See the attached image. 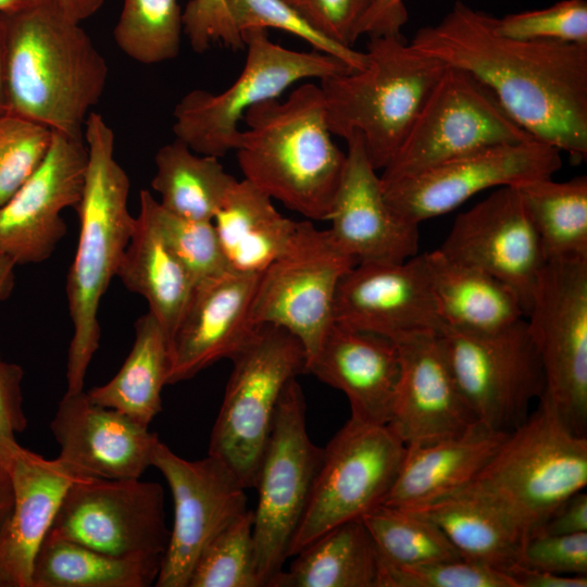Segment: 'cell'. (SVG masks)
<instances>
[{"instance_id":"cell-1","label":"cell","mask_w":587,"mask_h":587,"mask_svg":"<svg viewBox=\"0 0 587 587\" xmlns=\"http://www.w3.org/2000/svg\"><path fill=\"white\" fill-rule=\"evenodd\" d=\"M495 17L457 1L410 43L485 84L533 138L587 157V45L498 34Z\"/></svg>"},{"instance_id":"cell-2","label":"cell","mask_w":587,"mask_h":587,"mask_svg":"<svg viewBox=\"0 0 587 587\" xmlns=\"http://www.w3.org/2000/svg\"><path fill=\"white\" fill-rule=\"evenodd\" d=\"M0 28L7 111L84 138L109 67L80 22L53 1L0 14Z\"/></svg>"},{"instance_id":"cell-3","label":"cell","mask_w":587,"mask_h":587,"mask_svg":"<svg viewBox=\"0 0 587 587\" xmlns=\"http://www.w3.org/2000/svg\"><path fill=\"white\" fill-rule=\"evenodd\" d=\"M237 159L243 178L286 208L327 221L346 163L334 142L320 85L295 88L286 100L249 109Z\"/></svg>"},{"instance_id":"cell-4","label":"cell","mask_w":587,"mask_h":587,"mask_svg":"<svg viewBox=\"0 0 587 587\" xmlns=\"http://www.w3.org/2000/svg\"><path fill=\"white\" fill-rule=\"evenodd\" d=\"M88 162L76 209L79 235L66 279L73 334L66 363V391L84 390L88 366L99 348L98 311L134 232L128 210L129 178L114 158V133L90 112L84 125Z\"/></svg>"},{"instance_id":"cell-5","label":"cell","mask_w":587,"mask_h":587,"mask_svg":"<svg viewBox=\"0 0 587 587\" xmlns=\"http://www.w3.org/2000/svg\"><path fill=\"white\" fill-rule=\"evenodd\" d=\"M366 63L321 80L330 133L359 134L376 171L394 158L447 67L402 35L370 37Z\"/></svg>"},{"instance_id":"cell-6","label":"cell","mask_w":587,"mask_h":587,"mask_svg":"<svg viewBox=\"0 0 587 587\" xmlns=\"http://www.w3.org/2000/svg\"><path fill=\"white\" fill-rule=\"evenodd\" d=\"M586 485L587 437L570 430L539 399L537 409L508 433L479 474L459 490L496 508L526 539Z\"/></svg>"},{"instance_id":"cell-7","label":"cell","mask_w":587,"mask_h":587,"mask_svg":"<svg viewBox=\"0 0 587 587\" xmlns=\"http://www.w3.org/2000/svg\"><path fill=\"white\" fill-rule=\"evenodd\" d=\"M247 55L237 79L224 91L187 92L173 111V132L192 151L216 158L236 150L239 122L252 107L277 99L291 85L352 71L341 60L317 50L296 51L268 37L266 29L242 34Z\"/></svg>"},{"instance_id":"cell-8","label":"cell","mask_w":587,"mask_h":587,"mask_svg":"<svg viewBox=\"0 0 587 587\" xmlns=\"http://www.w3.org/2000/svg\"><path fill=\"white\" fill-rule=\"evenodd\" d=\"M230 360L209 454L225 463L246 489L254 488L278 401L287 384L307 373V357L292 334L264 324Z\"/></svg>"},{"instance_id":"cell-9","label":"cell","mask_w":587,"mask_h":587,"mask_svg":"<svg viewBox=\"0 0 587 587\" xmlns=\"http://www.w3.org/2000/svg\"><path fill=\"white\" fill-rule=\"evenodd\" d=\"M323 457L309 437L305 400L296 378L284 389L259 467L253 510L254 558L261 587L283 570Z\"/></svg>"},{"instance_id":"cell-10","label":"cell","mask_w":587,"mask_h":587,"mask_svg":"<svg viewBox=\"0 0 587 587\" xmlns=\"http://www.w3.org/2000/svg\"><path fill=\"white\" fill-rule=\"evenodd\" d=\"M530 139L485 84L447 66L383 168L380 183L386 186L479 149Z\"/></svg>"},{"instance_id":"cell-11","label":"cell","mask_w":587,"mask_h":587,"mask_svg":"<svg viewBox=\"0 0 587 587\" xmlns=\"http://www.w3.org/2000/svg\"><path fill=\"white\" fill-rule=\"evenodd\" d=\"M526 321L545 401L574 434L587 430V259L546 261Z\"/></svg>"},{"instance_id":"cell-12","label":"cell","mask_w":587,"mask_h":587,"mask_svg":"<svg viewBox=\"0 0 587 587\" xmlns=\"http://www.w3.org/2000/svg\"><path fill=\"white\" fill-rule=\"evenodd\" d=\"M355 264L329 229L298 222L286 250L258 277L252 324H271L292 334L304 349L308 367L334 324L338 283Z\"/></svg>"},{"instance_id":"cell-13","label":"cell","mask_w":587,"mask_h":587,"mask_svg":"<svg viewBox=\"0 0 587 587\" xmlns=\"http://www.w3.org/2000/svg\"><path fill=\"white\" fill-rule=\"evenodd\" d=\"M405 445L387 426L350 417L323 448L311 495L288 558L383 503L398 475Z\"/></svg>"},{"instance_id":"cell-14","label":"cell","mask_w":587,"mask_h":587,"mask_svg":"<svg viewBox=\"0 0 587 587\" xmlns=\"http://www.w3.org/2000/svg\"><path fill=\"white\" fill-rule=\"evenodd\" d=\"M439 341L455 383L483 425L503 433L520 426L540 399L545 378L522 319L503 329L476 333L442 326Z\"/></svg>"},{"instance_id":"cell-15","label":"cell","mask_w":587,"mask_h":587,"mask_svg":"<svg viewBox=\"0 0 587 587\" xmlns=\"http://www.w3.org/2000/svg\"><path fill=\"white\" fill-rule=\"evenodd\" d=\"M49 533L116 558L163 560L171 534L164 490L140 478L77 477Z\"/></svg>"},{"instance_id":"cell-16","label":"cell","mask_w":587,"mask_h":587,"mask_svg":"<svg viewBox=\"0 0 587 587\" xmlns=\"http://www.w3.org/2000/svg\"><path fill=\"white\" fill-rule=\"evenodd\" d=\"M561 166L559 149L530 139L479 149L382 187L389 207L420 225L483 190L552 177Z\"/></svg>"},{"instance_id":"cell-17","label":"cell","mask_w":587,"mask_h":587,"mask_svg":"<svg viewBox=\"0 0 587 587\" xmlns=\"http://www.w3.org/2000/svg\"><path fill=\"white\" fill-rule=\"evenodd\" d=\"M174 502V521L157 587H188L192 569L207 545L248 510L246 488L234 472L208 454L189 461L159 441L152 457Z\"/></svg>"},{"instance_id":"cell-18","label":"cell","mask_w":587,"mask_h":587,"mask_svg":"<svg viewBox=\"0 0 587 587\" xmlns=\"http://www.w3.org/2000/svg\"><path fill=\"white\" fill-rule=\"evenodd\" d=\"M439 250L504 283L517 295L527 314L546 260L515 186L496 188L459 214Z\"/></svg>"},{"instance_id":"cell-19","label":"cell","mask_w":587,"mask_h":587,"mask_svg":"<svg viewBox=\"0 0 587 587\" xmlns=\"http://www.w3.org/2000/svg\"><path fill=\"white\" fill-rule=\"evenodd\" d=\"M88 151L84 138L53 132L41 163L0 207V252L16 265L40 263L66 234L62 212L77 209Z\"/></svg>"},{"instance_id":"cell-20","label":"cell","mask_w":587,"mask_h":587,"mask_svg":"<svg viewBox=\"0 0 587 587\" xmlns=\"http://www.w3.org/2000/svg\"><path fill=\"white\" fill-rule=\"evenodd\" d=\"M334 323L398 341L439 332L426 252L400 263H357L340 278Z\"/></svg>"},{"instance_id":"cell-21","label":"cell","mask_w":587,"mask_h":587,"mask_svg":"<svg viewBox=\"0 0 587 587\" xmlns=\"http://www.w3.org/2000/svg\"><path fill=\"white\" fill-rule=\"evenodd\" d=\"M50 428L58 458L77 477L140 478L160 441L148 426L92 402L84 390L64 394Z\"/></svg>"},{"instance_id":"cell-22","label":"cell","mask_w":587,"mask_h":587,"mask_svg":"<svg viewBox=\"0 0 587 587\" xmlns=\"http://www.w3.org/2000/svg\"><path fill=\"white\" fill-rule=\"evenodd\" d=\"M259 275L226 271L195 285L171 337L168 384L233 359L254 335L250 317Z\"/></svg>"},{"instance_id":"cell-23","label":"cell","mask_w":587,"mask_h":587,"mask_svg":"<svg viewBox=\"0 0 587 587\" xmlns=\"http://www.w3.org/2000/svg\"><path fill=\"white\" fill-rule=\"evenodd\" d=\"M346 141L345 168L327 218L334 240L357 263H400L416 255L419 225L389 207L361 136Z\"/></svg>"},{"instance_id":"cell-24","label":"cell","mask_w":587,"mask_h":587,"mask_svg":"<svg viewBox=\"0 0 587 587\" xmlns=\"http://www.w3.org/2000/svg\"><path fill=\"white\" fill-rule=\"evenodd\" d=\"M395 342L401 375L387 426L405 446L455 437L479 423L455 383L438 332L416 333Z\"/></svg>"},{"instance_id":"cell-25","label":"cell","mask_w":587,"mask_h":587,"mask_svg":"<svg viewBox=\"0 0 587 587\" xmlns=\"http://www.w3.org/2000/svg\"><path fill=\"white\" fill-rule=\"evenodd\" d=\"M307 373L342 391L352 419L389 423L401 375L400 351L394 340L334 323Z\"/></svg>"},{"instance_id":"cell-26","label":"cell","mask_w":587,"mask_h":587,"mask_svg":"<svg viewBox=\"0 0 587 587\" xmlns=\"http://www.w3.org/2000/svg\"><path fill=\"white\" fill-rule=\"evenodd\" d=\"M8 470L14 500L0 530V587H30L36 554L77 476L59 458L48 460L22 446Z\"/></svg>"},{"instance_id":"cell-27","label":"cell","mask_w":587,"mask_h":587,"mask_svg":"<svg viewBox=\"0 0 587 587\" xmlns=\"http://www.w3.org/2000/svg\"><path fill=\"white\" fill-rule=\"evenodd\" d=\"M507 435L477 423L455 437L405 446L382 504L413 510L458 491L479 474Z\"/></svg>"},{"instance_id":"cell-28","label":"cell","mask_w":587,"mask_h":587,"mask_svg":"<svg viewBox=\"0 0 587 587\" xmlns=\"http://www.w3.org/2000/svg\"><path fill=\"white\" fill-rule=\"evenodd\" d=\"M432 291L444 326L476 333L503 329L524 319L517 295L486 272L439 249L426 253Z\"/></svg>"},{"instance_id":"cell-29","label":"cell","mask_w":587,"mask_h":587,"mask_svg":"<svg viewBox=\"0 0 587 587\" xmlns=\"http://www.w3.org/2000/svg\"><path fill=\"white\" fill-rule=\"evenodd\" d=\"M247 179L235 183L212 222L232 272L260 275L290 243L297 221Z\"/></svg>"},{"instance_id":"cell-30","label":"cell","mask_w":587,"mask_h":587,"mask_svg":"<svg viewBox=\"0 0 587 587\" xmlns=\"http://www.w3.org/2000/svg\"><path fill=\"white\" fill-rule=\"evenodd\" d=\"M294 557L268 587H378L380 557L361 519L334 527Z\"/></svg>"},{"instance_id":"cell-31","label":"cell","mask_w":587,"mask_h":587,"mask_svg":"<svg viewBox=\"0 0 587 587\" xmlns=\"http://www.w3.org/2000/svg\"><path fill=\"white\" fill-rule=\"evenodd\" d=\"M116 276L142 298L170 339L189 302L195 282L162 236L139 212Z\"/></svg>"},{"instance_id":"cell-32","label":"cell","mask_w":587,"mask_h":587,"mask_svg":"<svg viewBox=\"0 0 587 587\" xmlns=\"http://www.w3.org/2000/svg\"><path fill=\"white\" fill-rule=\"evenodd\" d=\"M171 339L150 313L135 322V339L118 372L105 384L87 391L90 400L115 409L149 426L162 410V389L167 385Z\"/></svg>"},{"instance_id":"cell-33","label":"cell","mask_w":587,"mask_h":587,"mask_svg":"<svg viewBox=\"0 0 587 587\" xmlns=\"http://www.w3.org/2000/svg\"><path fill=\"white\" fill-rule=\"evenodd\" d=\"M412 511L433 521L463 559L505 573L517 564L525 538L502 513L480 498L459 490Z\"/></svg>"},{"instance_id":"cell-34","label":"cell","mask_w":587,"mask_h":587,"mask_svg":"<svg viewBox=\"0 0 587 587\" xmlns=\"http://www.w3.org/2000/svg\"><path fill=\"white\" fill-rule=\"evenodd\" d=\"M161 563L112 557L48 533L34 561L30 587H148Z\"/></svg>"},{"instance_id":"cell-35","label":"cell","mask_w":587,"mask_h":587,"mask_svg":"<svg viewBox=\"0 0 587 587\" xmlns=\"http://www.w3.org/2000/svg\"><path fill=\"white\" fill-rule=\"evenodd\" d=\"M151 188L160 204L175 215L212 221L237 179L218 158L199 154L175 138L155 153Z\"/></svg>"},{"instance_id":"cell-36","label":"cell","mask_w":587,"mask_h":587,"mask_svg":"<svg viewBox=\"0 0 587 587\" xmlns=\"http://www.w3.org/2000/svg\"><path fill=\"white\" fill-rule=\"evenodd\" d=\"M532 218L546 261L587 259V177H552L515 186Z\"/></svg>"},{"instance_id":"cell-37","label":"cell","mask_w":587,"mask_h":587,"mask_svg":"<svg viewBox=\"0 0 587 587\" xmlns=\"http://www.w3.org/2000/svg\"><path fill=\"white\" fill-rule=\"evenodd\" d=\"M361 520L380 559L390 565L405 567L463 559L442 530L419 512L379 504Z\"/></svg>"},{"instance_id":"cell-38","label":"cell","mask_w":587,"mask_h":587,"mask_svg":"<svg viewBox=\"0 0 587 587\" xmlns=\"http://www.w3.org/2000/svg\"><path fill=\"white\" fill-rule=\"evenodd\" d=\"M183 33L179 0H123L113 37L124 54L150 65L175 59Z\"/></svg>"},{"instance_id":"cell-39","label":"cell","mask_w":587,"mask_h":587,"mask_svg":"<svg viewBox=\"0 0 587 587\" xmlns=\"http://www.w3.org/2000/svg\"><path fill=\"white\" fill-rule=\"evenodd\" d=\"M139 207L195 284L229 271L212 221L175 215L147 189L139 192Z\"/></svg>"},{"instance_id":"cell-40","label":"cell","mask_w":587,"mask_h":587,"mask_svg":"<svg viewBox=\"0 0 587 587\" xmlns=\"http://www.w3.org/2000/svg\"><path fill=\"white\" fill-rule=\"evenodd\" d=\"M252 532L253 510L248 509L202 550L188 587H261Z\"/></svg>"},{"instance_id":"cell-41","label":"cell","mask_w":587,"mask_h":587,"mask_svg":"<svg viewBox=\"0 0 587 587\" xmlns=\"http://www.w3.org/2000/svg\"><path fill=\"white\" fill-rule=\"evenodd\" d=\"M226 2L241 36L249 29L276 28L304 40L314 50L341 60L352 71L361 70L366 63L365 52L328 38L285 0H226Z\"/></svg>"},{"instance_id":"cell-42","label":"cell","mask_w":587,"mask_h":587,"mask_svg":"<svg viewBox=\"0 0 587 587\" xmlns=\"http://www.w3.org/2000/svg\"><path fill=\"white\" fill-rule=\"evenodd\" d=\"M53 132L9 111L0 113V207L43 160Z\"/></svg>"},{"instance_id":"cell-43","label":"cell","mask_w":587,"mask_h":587,"mask_svg":"<svg viewBox=\"0 0 587 587\" xmlns=\"http://www.w3.org/2000/svg\"><path fill=\"white\" fill-rule=\"evenodd\" d=\"M380 557V555H379ZM378 587H516L508 573L466 559L399 567L380 559Z\"/></svg>"},{"instance_id":"cell-44","label":"cell","mask_w":587,"mask_h":587,"mask_svg":"<svg viewBox=\"0 0 587 587\" xmlns=\"http://www.w3.org/2000/svg\"><path fill=\"white\" fill-rule=\"evenodd\" d=\"M498 34L521 40L587 45V1L562 0L548 8L494 20Z\"/></svg>"},{"instance_id":"cell-45","label":"cell","mask_w":587,"mask_h":587,"mask_svg":"<svg viewBox=\"0 0 587 587\" xmlns=\"http://www.w3.org/2000/svg\"><path fill=\"white\" fill-rule=\"evenodd\" d=\"M517 564L565 575H587V532L537 533L525 539Z\"/></svg>"},{"instance_id":"cell-46","label":"cell","mask_w":587,"mask_h":587,"mask_svg":"<svg viewBox=\"0 0 587 587\" xmlns=\"http://www.w3.org/2000/svg\"><path fill=\"white\" fill-rule=\"evenodd\" d=\"M184 34L192 50L203 53L214 43L245 48L226 0H189L183 11Z\"/></svg>"},{"instance_id":"cell-47","label":"cell","mask_w":587,"mask_h":587,"mask_svg":"<svg viewBox=\"0 0 587 587\" xmlns=\"http://www.w3.org/2000/svg\"><path fill=\"white\" fill-rule=\"evenodd\" d=\"M373 0H299L298 11L322 34L353 47L358 28Z\"/></svg>"},{"instance_id":"cell-48","label":"cell","mask_w":587,"mask_h":587,"mask_svg":"<svg viewBox=\"0 0 587 587\" xmlns=\"http://www.w3.org/2000/svg\"><path fill=\"white\" fill-rule=\"evenodd\" d=\"M23 369L0 355V463L7 469L21 447L16 434L27 427L23 408Z\"/></svg>"},{"instance_id":"cell-49","label":"cell","mask_w":587,"mask_h":587,"mask_svg":"<svg viewBox=\"0 0 587 587\" xmlns=\"http://www.w3.org/2000/svg\"><path fill=\"white\" fill-rule=\"evenodd\" d=\"M408 20L404 0H373L361 21L358 35L369 37L402 35L401 29Z\"/></svg>"},{"instance_id":"cell-50","label":"cell","mask_w":587,"mask_h":587,"mask_svg":"<svg viewBox=\"0 0 587 587\" xmlns=\"http://www.w3.org/2000/svg\"><path fill=\"white\" fill-rule=\"evenodd\" d=\"M585 532H587V495L582 490L567 498L551 514L538 533L577 534Z\"/></svg>"},{"instance_id":"cell-51","label":"cell","mask_w":587,"mask_h":587,"mask_svg":"<svg viewBox=\"0 0 587 587\" xmlns=\"http://www.w3.org/2000/svg\"><path fill=\"white\" fill-rule=\"evenodd\" d=\"M516 587H586L587 575H565L515 564L507 571Z\"/></svg>"},{"instance_id":"cell-52","label":"cell","mask_w":587,"mask_h":587,"mask_svg":"<svg viewBox=\"0 0 587 587\" xmlns=\"http://www.w3.org/2000/svg\"><path fill=\"white\" fill-rule=\"evenodd\" d=\"M63 11L77 22L93 15L102 7L103 0H57Z\"/></svg>"},{"instance_id":"cell-53","label":"cell","mask_w":587,"mask_h":587,"mask_svg":"<svg viewBox=\"0 0 587 587\" xmlns=\"http://www.w3.org/2000/svg\"><path fill=\"white\" fill-rule=\"evenodd\" d=\"M13 500V486L9 470L0 463V530L10 516Z\"/></svg>"},{"instance_id":"cell-54","label":"cell","mask_w":587,"mask_h":587,"mask_svg":"<svg viewBox=\"0 0 587 587\" xmlns=\"http://www.w3.org/2000/svg\"><path fill=\"white\" fill-rule=\"evenodd\" d=\"M16 264L0 252V301L4 300L14 286V270Z\"/></svg>"},{"instance_id":"cell-55","label":"cell","mask_w":587,"mask_h":587,"mask_svg":"<svg viewBox=\"0 0 587 587\" xmlns=\"http://www.w3.org/2000/svg\"><path fill=\"white\" fill-rule=\"evenodd\" d=\"M53 1L57 0H0V14L16 13Z\"/></svg>"},{"instance_id":"cell-56","label":"cell","mask_w":587,"mask_h":587,"mask_svg":"<svg viewBox=\"0 0 587 587\" xmlns=\"http://www.w3.org/2000/svg\"><path fill=\"white\" fill-rule=\"evenodd\" d=\"M7 111L3 67H2V48H1V28H0V113Z\"/></svg>"},{"instance_id":"cell-57","label":"cell","mask_w":587,"mask_h":587,"mask_svg":"<svg viewBox=\"0 0 587 587\" xmlns=\"http://www.w3.org/2000/svg\"><path fill=\"white\" fill-rule=\"evenodd\" d=\"M285 1L288 2L289 4L294 5L298 10L299 0H285Z\"/></svg>"}]
</instances>
